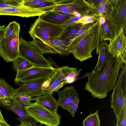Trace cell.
<instances>
[{
  "label": "cell",
  "instance_id": "1",
  "mask_svg": "<svg viewBox=\"0 0 126 126\" xmlns=\"http://www.w3.org/2000/svg\"><path fill=\"white\" fill-rule=\"evenodd\" d=\"M123 63L120 57H113L108 51L101 68L97 70L96 65L88 76L84 89L90 93L94 98L101 99L106 97L107 94L114 89Z\"/></svg>",
  "mask_w": 126,
  "mask_h": 126
},
{
  "label": "cell",
  "instance_id": "2",
  "mask_svg": "<svg viewBox=\"0 0 126 126\" xmlns=\"http://www.w3.org/2000/svg\"><path fill=\"white\" fill-rule=\"evenodd\" d=\"M64 28L63 25L45 22L39 16L31 24L28 32L33 39L29 42L37 48L42 55L49 54L48 46L51 40L58 37Z\"/></svg>",
  "mask_w": 126,
  "mask_h": 126
},
{
  "label": "cell",
  "instance_id": "3",
  "mask_svg": "<svg viewBox=\"0 0 126 126\" xmlns=\"http://www.w3.org/2000/svg\"><path fill=\"white\" fill-rule=\"evenodd\" d=\"M25 109L28 115L37 123L46 126H59L61 116L36 101L31 103Z\"/></svg>",
  "mask_w": 126,
  "mask_h": 126
},
{
  "label": "cell",
  "instance_id": "4",
  "mask_svg": "<svg viewBox=\"0 0 126 126\" xmlns=\"http://www.w3.org/2000/svg\"><path fill=\"white\" fill-rule=\"evenodd\" d=\"M94 9L93 5L85 0H59L57 5L50 11L76 16L90 14Z\"/></svg>",
  "mask_w": 126,
  "mask_h": 126
},
{
  "label": "cell",
  "instance_id": "5",
  "mask_svg": "<svg viewBox=\"0 0 126 126\" xmlns=\"http://www.w3.org/2000/svg\"><path fill=\"white\" fill-rule=\"evenodd\" d=\"M109 8L105 15L110 19L115 38L126 29V0H109Z\"/></svg>",
  "mask_w": 126,
  "mask_h": 126
},
{
  "label": "cell",
  "instance_id": "6",
  "mask_svg": "<svg viewBox=\"0 0 126 126\" xmlns=\"http://www.w3.org/2000/svg\"><path fill=\"white\" fill-rule=\"evenodd\" d=\"M19 51L20 57L26 60L33 66L45 68L53 67L50 60L44 57L34 45L22 37L19 39Z\"/></svg>",
  "mask_w": 126,
  "mask_h": 126
},
{
  "label": "cell",
  "instance_id": "7",
  "mask_svg": "<svg viewBox=\"0 0 126 126\" xmlns=\"http://www.w3.org/2000/svg\"><path fill=\"white\" fill-rule=\"evenodd\" d=\"M97 24L90 30L74 49L72 54L75 59L83 62L92 58V53L96 47Z\"/></svg>",
  "mask_w": 126,
  "mask_h": 126
},
{
  "label": "cell",
  "instance_id": "8",
  "mask_svg": "<svg viewBox=\"0 0 126 126\" xmlns=\"http://www.w3.org/2000/svg\"><path fill=\"white\" fill-rule=\"evenodd\" d=\"M56 69L53 67L45 68L33 66L17 73L14 83L21 86L32 80L44 78H51L55 73Z\"/></svg>",
  "mask_w": 126,
  "mask_h": 126
},
{
  "label": "cell",
  "instance_id": "9",
  "mask_svg": "<svg viewBox=\"0 0 126 126\" xmlns=\"http://www.w3.org/2000/svg\"><path fill=\"white\" fill-rule=\"evenodd\" d=\"M126 65L123 66L121 71L119 75L116 84L111 95V106L115 115L117 121L119 120L122 110L126 104V96L124 95L123 91L121 88L123 77L126 73Z\"/></svg>",
  "mask_w": 126,
  "mask_h": 126
},
{
  "label": "cell",
  "instance_id": "10",
  "mask_svg": "<svg viewBox=\"0 0 126 126\" xmlns=\"http://www.w3.org/2000/svg\"><path fill=\"white\" fill-rule=\"evenodd\" d=\"M20 31L15 33L11 39L4 37L0 43V56L7 62L20 57L19 47Z\"/></svg>",
  "mask_w": 126,
  "mask_h": 126
},
{
  "label": "cell",
  "instance_id": "11",
  "mask_svg": "<svg viewBox=\"0 0 126 126\" xmlns=\"http://www.w3.org/2000/svg\"><path fill=\"white\" fill-rule=\"evenodd\" d=\"M50 78L45 77L32 80L15 89L14 93L25 94L32 97L41 96L51 92L41 89L44 83Z\"/></svg>",
  "mask_w": 126,
  "mask_h": 126
},
{
  "label": "cell",
  "instance_id": "12",
  "mask_svg": "<svg viewBox=\"0 0 126 126\" xmlns=\"http://www.w3.org/2000/svg\"><path fill=\"white\" fill-rule=\"evenodd\" d=\"M47 11L41 9L21 5L0 9V15H8L29 17L39 16Z\"/></svg>",
  "mask_w": 126,
  "mask_h": 126
},
{
  "label": "cell",
  "instance_id": "13",
  "mask_svg": "<svg viewBox=\"0 0 126 126\" xmlns=\"http://www.w3.org/2000/svg\"><path fill=\"white\" fill-rule=\"evenodd\" d=\"M57 92L59 95L57 101L59 106L70 113L72 103L78 95L75 86L73 85L66 86L62 90Z\"/></svg>",
  "mask_w": 126,
  "mask_h": 126
},
{
  "label": "cell",
  "instance_id": "14",
  "mask_svg": "<svg viewBox=\"0 0 126 126\" xmlns=\"http://www.w3.org/2000/svg\"><path fill=\"white\" fill-rule=\"evenodd\" d=\"M108 49L113 57H117L121 56L126 51V39L124 30L113 40L110 41L108 44Z\"/></svg>",
  "mask_w": 126,
  "mask_h": 126
},
{
  "label": "cell",
  "instance_id": "15",
  "mask_svg": "<svg viewBox=\"0 0 126 126\" xmlns=\"http://www.w3.org/2000/svg\"><path fill=\"white\" fill-rule=\"evenodd\" d=\"M84 25L78 23L65 27L60 35L56 39L68 47Z\"/></svg>",
  "mask_w": 126,
  "mask_h": 126
},
{
  "label": "cell",
  "instance_id": "16",
  "mask_svg": "<svg viewBox=\"0 0 126 126\" xmlns=\"http://www.w3.org/2000/svg\"><path fill=\"white\" fill-rule=\"evenodd\" d=\"M2 106L13 111L17 115L21 120L31 126H37V122L32 118L27 115L25 108L10 101L6 105Z\"/></svg>",
  "mask_w": 126,
  "mask_h": 126
},
{
  "label": "cell",
  "instance_id": "17",
  "mask_svg": "<svg viewBox=\"0 0 126 126\" xmlns=\"http://www.w3.org/2000/svg\"><path fill=\"white\" fill-rule=\"evenodd\" d=\"M40 16L43 20L45 22L58 25H63L67 21L75 17L53 11L48 12Z\"/></svg>",
  "mask_w": 126,
  "mask_h": 126
},
{
  "label": "cell",
  "instance_id": "18",
  "mask_svg": "<svg viewBox=\"0 0 126 126\" xmlns=\"http://www.w3.org/2000/svg\"><path fill=\"white\" fill-rule=\"evenodd\" d=\"M102 16L105 19V22L103 24L99 22L100 25V33L101 42L109 40H113L115 38L114 32L109 17L107 15Z\"/></svg>",
  "mask_w": 126,
  "mask_h": 126
},
{
  "label": "cell",
  "instance_id": "19",
  "mask_svg": "<svg viewBox=\"0 0 126 126\" xmlns=\"http://www.w3.org/2000/svg\"><path fill=\"white\" fill-rule=\"evenodd\" d=\"M53 92H51L45 95L31 98V100H34L42 105L48 109L57 113L59 106L58 101L53 96Z\"/></svg>",
  "mask_w": 126,
  "mask_h": 126
},
{
  "label": "cell",
  "instance_id": "20",
  "mask_svg": "<svg viewBox=\"0 0 126 126\" xmlns=\"http://www.w3.org/2000/svg\"><path fill=\"white\" fill-rule=\"evenodd\" d=\"M76 67H71L65 66L56 68L55 73L50 78V84L53 83L59 84L64 83L67 77L71 73L77 71Z\"/></svg>",
  "mask_w": 126,
  "mask_h": 126
},
{
  "label": "cell",
  "instance_id": "21",
  "mask_svg": "<svg viewBox=\"0 0 126 126\" xmlns=\"http://www.w3.org/2000/svg\"><path fill=\"white\" fill-rule=\"evenodd\" d=\"M99 17L100 16H98L97 18L93 22L83 25L68 47L72 53L76 47L90 30L98 24Z\"/></svg>",
  "mask_w": 126,
  "mask_h": 126
},
{
  "label": "cell",
  "instance_id": "22",
  "mask_svg": "<svg viewBox=\"0 0 126 126\" xmlns=\"http://www.w3.org/2000/svg\"><path fill=\"white\" fill-rule=\"evenodd\" d=\"M49 46L51 48L60 55L68 56L72 53L68 47L56 38L52 39Z\"/></svg>",
  "mask_w": 126,
  "mask_h": 126
},
{
  "label": "cell",
  "instance_id": "23",
  "mask_svg": "<svg viewBox=\"0 0 126 126\" xmlns=\"http://www.w3.org/2000/svg\"><path fill=\"white\" fill-rule=\"evenodd\" d=\"M31 98L26 94L14 93L10 96L9 99L16 104L25 108L31 103Z\"/></svg>",
  "mask_w": 126,
  "mask_h": 126
},
{
  "label": "cell",
  "instance_id": "24",
  "mask_svg": "<svg viewBox=\"0 0 126 126\" xmlns=\"http://www.w3.org/2000/svg\"><path fill=\"white\" fill-rule=\"evenodd\" d=\"M108 51L107 42H102L101 44L98 53V60L96 65L97 70H100L103 65L106 61Z\"/></svg>",
  "mask_w": 126,
  "mask_h": 126
},
{
  "label": "cell",
  "instance_id": "25",
  "mask_svg": "<svg viewBox=\"0 0 126 126\" xmlns=\"http://www.w3.org/2000/svg\"><path fill=\"white\" fill-rule=\"evenodd\" d=\"M13 62V69L17 73L30 68L33 66L25 59L19 57Z\"/></svg>",
  "mask_w": 126,
  "mask_h": 126
},
{
  "label": "cell",
  "instance_id": "26",
  "mask_svg": "<svg viewBox=\"0 0 126 126\" xmlns=\"http://www.w3.org/2000/svg\"><path fill=\"white\" fill-rule=\"evenodd\" d=\"M100 121L98 113V110L94 113L91 112L82 122V126H100Z\"/></svg>",
  "mask_w": 126,
  "mask_h": 126
},
{
  "label": "cell",
  "instance_id": "27",
  "mask_svg": "<svg viewBox=\"0 0 126 126\" xmlns=\"http://www.w3.org/2000/svg\"><path fill=\"white\" fill-rule=\"evenodd\" d=\"M58 2V0H43L32 8L48 12L50 11L57 5Z\"/></svg>",
  "mask_w": 126,
  "mask_h": 126
},
{
  "label": "cell",
  "instance_id": "28",
  "mask_svg": "<svg viewBox=\"0 0 126 126\" xmlns=\"http://www.w3.org/2000/svg\"><path fill=\"white\" fill-rule=\"evenodd\" d=\"M109 6V0H106L105 2L94 7V10L90 14L96 17L102 16L106 14Z\"/></svg>",
  "mask_w": 126,
  "mask_h": 126
},
{
  "label": "cell",
  "instance_id": "29",
  "mask_svg": "<svg viewBox=\"0 0 126 126\" xmlns=\"http://www.w3.org/2000/svg\"><path fill=\"white\" fill-rule=\"evenodd\" d=\"M6 29L4 37L11 39L15 33L18 31H20V26L18 23L14 21L9 23L6 27Z\"/></svg>",
  "mask_w": 126,
  "mask_h": 126
},
{
  "label": "cell",
  "instance_id": "30",
  "mask_svg": "<svg viewBox=\"0 0 126 126\" xmlns=\"http://www.w3.org/2000/svg\"><path fill=\"white\" fill-rule=\"evenodd\" d=\"M14 89L4 79L0 78V90L9 99L10 96L14 93Z\"/></svg>",
  "mask_w": 126,
  "mask_h": 126
},
{
  "label": "cell",
  "instance_id": "31",
  "mask_svg": "<svg viewBox=\"0 0 126 126\" xmlns=\"http://www.w3.org/2000/svg\"><path fill=\"white\" fill-rule=\"evenodd\" d=\"M24 3V0H0V9L18 6Z\"/></svg>",
  "mask_w": 126,
  "mask_h": 126
},
{
  "label": "cell",
  "instance_id": "32",
  "mask_svg": "<svg viewBox=\"0 0 126 126\" xmlns=\"http://www.w3.org/2000/svg\"><path fill=\"white\" fill-rule=\"evenodd\" d=\"M98 17L90 14L83 16L76 23H79L83 24H88L93 22Z\"/></svg>",
  "mask_w": 126,
  "mask_h": 126
},
{
  "label": "cell",
  "instance_id": "33",
  "mask_svg": "<svg viewBox=\"0 0 126 126\" xmlns=\"http://www.w3.org/2000/svg\"><path fill=\"white\" fill-rule=\"evenodd\" d=\"M82 69L73 71L70 73L66 78L64 85L71 83L77 80V77L79 75Z\"/></svg>",
  "mask_w": 126,
  "mask_h": 126
},
{
  "label": "cell",
  "instance_id": "34",
  "mask_svg": "<svg viewBox=\"0 0 126 126\" xmlns=\"http://www.w3.org/2000/svg\"><path fill=\"white\" fill-rule=\"evenodd\" d=\"M116 126H126V104L122 110L119 120L116 121Z\"/></svg>",
  "mask_w": 126,
  "mask_h": 126
},
{
  "label": "cell",
  "instance_id": "35",
  "mask_svg": "<svg viewBox=\"0 0 126 126\" xmlns=\"http://www.w3.org/2000/svg\"><path fill=\"white\" fill-rule=\"evenodd\" d=\"M64 83L59 84L53 83L49 85L45 89V90L50 92H57L64 85Z\"/></svg>",
  "mask_w": 126,
  "mask_h": 126
},
{
  "label": "cell",
  "instance_id": "36",
  "mask_svg": "<svg viewBox=\"0 0 126 126\" xmlns=\"http://www.w3.org/2000/svg\"><path fill=\"white\" fill-rule=\"evenodd\" d=\"M79 102V98L78 96L72 103L71 110L70 113L73 117H74L75 116V113L78 107V103Z\"/></svg>",
  "mask_w": 126,
  "mask_h": 126
},
{
  "label": "cell",
  "instance_id": "37",
  "mask_svg": "<svg viewBox=\"0 0 126 126\" xmlns=\"http://www.w3.org/2000/svg\"><path fill=\"white\" fill-rule=\"evenodd\" d=\"M43 0H24L23 5L27 6L32 7Z\"/></svg>",
  "mask_w": 126,
  "mask_h": 126
},
{
  "label": "cell",
  "instance_id": "38",
  "mask_svg": "<svg viewBox=\"0 0 126 126\" xmlns=\"http://www.w3.org/2000/svg\"><path fill=\"white\" fill-rule=\"evenodd\" d=\"M9 101V99L5 96L0 90V104L2 106L6 105Z\"/></svg>",
  "mask_w": 126,
  "mask_h": 126
},
{
  "label": "cell",
  "instance_id": "39",
  "mask_svg": "<svg viewBox=\"0 0 126 126\" xmlns=\"http://www.w3.org/2000/svg\"><path fill=\"white\" fill-rule=\"evenodd\" d=\"M6 30V27L4 25H0V43L5 36Z\"/></svg>",
  "mask_w": 126,
  "mask_h": 126
},
{
  "label": "cell",
  "instance_id": "40",
  "mask_svg": "<svg viewBox=\"0 0 126 126\" xmlns=\"http://www.w3.org/2000/svg\"><path fill=\"white\" fill-rule=\"evenodd\" d=\"M50 81V78L45 81L42 85L41 88V90H45V89L49 85Z\"/></svg>",
  "mask_w": 126,
  "mask_h": 126
},
{
  "label": "cell",
  "instance_id": "41",
  "mask_svg": "<svg viewBox=\"0 0 126 126\" xmlns=\"http://www.w3.org/2000/svg\"><path fill=\"white\" fill-rule=\"evenodd\" d=\"M17 119L20 121L21 123L20 124L17 126H31L27 123L21 120L20 118H18Z\"/></svg>",
  "mask_w": 126,
  "mask_h": 126
},
{
  "label": "cell",
  "instance_id": "42",
  "mask_svg": "<svg viewBox=\"0 0 126 126\" xmlns=\"http://www.w3.org/2000/svg\"><path fill=\"white\" fill-rule=\"evenodd\" d=\"M49 59L52 64H53L56 68H58L60 67L55 63L53 59L49 56L48 57Z\"/></svg>",
  "mask_w": 126,
  "mask_h": 126
},
{
  "label": "cell",
  "instance_id": "43",
  "mask_svg": "<svg viewBox=\"0 0 126 126\" xmlns=\"http://www.w3.org/2000/svg\"><path fill=\"white\" fill-rule=\"evenodd\" d=\"M0 126H11L8 124L6 121L0 122Z\"/></svg>",
  "mask_w": 126,
  "mask_h": 126
},
{
  "label": "cell",
  "instance_id": "44",
  "mask_svg": "<svg viewBox=\"0 0 126 126\" xmlns=\"http://www.w3.org/2000/svg\"><path fill=\"white\" fill-rule=\"evenodd\" d=\"M5 121L3 117L0 110V122Z\"/></svg>",
  "mask_w": 126,
  "mask_h": 126
}]
</instances>
